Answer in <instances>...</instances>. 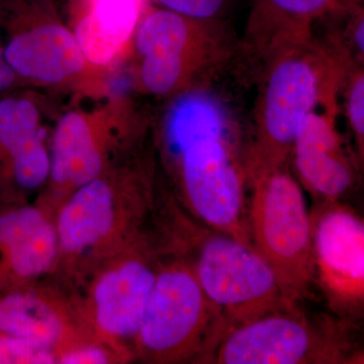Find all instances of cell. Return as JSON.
Segmentation results:
<instances>
[{
  "label": "cell",
  "mask_w": 364,
  "mask_h": 364,
  "mask_svg": "<svg viewBox=\"0 0 364 364\" xmlns=\"http://www.w3.org/2000/svg\"><path fill=\"white\" fill-rule=\"evenodd\" d=\"M112 359L111 352L102 344L77 343L60 352L57 363L64 364H104Z\"/></svg>",
  "instance_id": "22"
},
{
  "label": "cell",
  "mask_w": 364,
  "mask_h": 364,
  "mask_svg": "<svg viewBox=\"0 0 364 364\" xmlns=\"http://www.w3.org/2000/svg\"><path fill=\"white\" fill-rule=\"evenodd\" d=\"M57 363V352L20 337L0 333V364Z\"/></svg>",
  "instance_id": "20"
},
{
  "label": "cell",
  "mask_w": 364,
  "mask_h": 364,
  "mask_svg": "<svg viewBox=\"0 0 364 364\" xmlns=\"http://www.w3.org/2000/svg\"><path fill=\"white\" fill-rule=\"evenodd\" d=\"M314 279L335 313L351 318L364 301V224L340 202L316 205L312 213Z\"/></svg>",
  "instance_id": "9"
},
{
  "label": "cell",
  "mask_w": 364,
  "mask_h": 364,
  "mask_svg": "<svg viewBox=\"0 0 364 364\" xmlns=\"http://www.w3.org/2000/svg\"><path fill=\"white\" fill-rule=\"evenodd\" d=\"M18 78L9 62L6 61L4 48H2L1 43H0V97L6 91L13 87Z\"/></svg>",
  "instance_id": "23"
},
{
  "label": "cell",
  "mask_w": 364,
  "mask_h": 364,
  "mask_svg": "<svg viewBox=\"0 0 364 364\" xmlns=\"http://www.w3.org/2000/svg\"><path fill=\"white\" fill-rule=\"evenodd\" d=\"M40 114L31 100L0 97V203H23L49 178L51 159Z\"/></svg>",
  "instance_id": "14"
},
{
  "label": "cell",
  "mask_w": 364,
  "mask_h": 364,
  "mask_svg": "<svg viewBox=\"0 0 364 364\" xmlns=\"http://www.w3.org/2000/svg\"><path fill=\"white\" fill-rule=\"evenodd\" d=\"M145 234L107 258L91 287L93 328L107 340H134L140 329L159 267L160 251Z\"/></svg>",
  "instance_id": "10"
},
{
  "label": "cell",
  "mask_w": 364,
  "mask_h": 364,
  "mask_svg": "<svg viewBox=\"0 0 364 364\" xmlns=\"http://www.w3.org/2000/svg\"><path fill=\"white\" fill-rule=\"evenodd\" d=\"M150 1L70 0L74 36L91 65H107L130 49Z\"/></svg>",
  "instance_id": "17"
},
{
  "label": "cell",
  "mask_w": 364,
  "mask_h": 364,
  "mask_svg": "<svg viewBox=\"0 0 364 364\" xmlns=\"http://www.w3.org/2000/svg\"><path fill=\"white\" fill-rule=\"evenodd\" d=\"M247 222L253 247L298 303L314 280L312 218L291 163L247 174Z\"/></svg>",
  "instance_id": "7"
},
{
  "label": "cell",
  "mask_w": 364,
  "mask_h": 364,
  "mask_svg": "<svg viewBox=\"0 0 364 364\" xmlns=\"http://www.w3.org/2000/svg\"><path fill=\"white\" fill-rule=\"evenodd\" d=\"M340 95H343L345 116L356 146L359 161L364 157V69L352 67L346 74Z\"/></svg>",
  "instance_id": "19"
},
{
  "label": "cell",
  "mask_w": 364,
  "mask_h": 364,
  "mask_svg": "<svg viewBox=\"0 0 364 364\" xmlns=\"http://www.w3.org/2000/svg\"><path fill=\"white\" fill-rule=\"evenodd\" d=\"M160 7L198 20H221L233 0H151Z\"/></svg>",
  "instance_id": "21"
},
{
  "label": "cell",
  "mask_w": 364,
  "mask_h": 364,
  "mask_svg": "<svg viewBox=\"0 0 364 364\" xmlns=\"http://www.w3.org/2000/svg\"><path fill=\"white\" fill-rule=\"evenodd\" d=\"M135 339L136 351L156 363H212L228 328L186 258L165 251Z\"/></svg>",
  "instance_id": "3"
},
{
  "label": "cell",
  "mask_w": 364,
  "mask_h": 364,
  "mask_svg": "<svg viewBox=\"0 0 364 364\" xmlns=\"http://www.w3.org/2000/svg\"><path fill=\"white\" fill-rule=\"evenodd\" d=\"M150 178L107 171L86 182L62 200L54 218L59 258L107 259L143 236V227L154 207Z\"/></svg>",
  "instance_id": "4"
},
{
  "label": "cell",
  "mask_w": 364,
  "mask_h": 364,
  "mask_svg": "<svg viewBox=\"0 0 364 364\" xmlns=\"http://www.w3.org/2000/svg\"><path fill=\"white\" fill-rule=\"evenodd\" d=\"M54 218L44 207L0 203V293L30 286L59 262Z\"/></svg>",
  "instance_id": "13"
},
{
  "label": "cell",
  "mask_w": 364,
  "mask_h": 364,
  "mask_svg": "<svg viewBox=\"0 0 364 364\" xmlns=\"http://www.w3.org/2000/svg\"><path fill=\"white\" fill-rule=\"evenodd\" d=\"M172 139L177 148V195L183 210L205 226L253 246L243 151L219 127L205 124L179 128Z\"/></svg>",
  "instance_id": "6"
},
{
  "label": "cell",
  "mask_w": 364,
  "mask_h": 364,
  "mask_svg": "<svg viewBox=\"0 0 364 364\" xmlns=\"http://www.w3.org/2000/svg\"><path fill=\"white\" fill-rule=\"evenodd\" d=\"M105 111L87 114L71 112L60 119L50 155V193L53 210L74 189L107 171L119 136Z\"/></svg>",
  "instance_id": "12"
},
{
  "label": "cell",
  "mask_w": 364,
  "mask_h": 364,
  "mask_svg": "<svg viewBox=\"0 0 364 364\" xmlns=\"http://www.w3.org/2000/svg\"><path fill=\"white\" fill-rule=\"evenodd\" d=\"M0 333L54 349L57 358L74 340L59 304L30 286L0 293Z\"/></svg>",
  "instance_id": "18"
},
{
  "label": "cell",
  "mask_w": 364,
  "mask_h": 364,
  "mask_svg": "<svg viewBox=\"0 0 364 364\" xmlns=\"http://www.w3.org/2000/svg\"><path fill=\"white\" fill-rule=\"evenodd\" d=\"M347 0H254L237 53L256 78L287 48L312 40L323 18Z\"/></svg>",
  "instance_id": "15"
},
{
  "label": "cell",
  "mask_w": 364,
  "mask_h": 364,
  "mask_svg": "<svg viewBox=\"0 0 364 364\" xmlns=\"http://www.w3.org/2000/svg\"><path fill=\"white\" fill-rule=\"evenodd\" d=\"M0 26L9 33L4 56L18 78L62 83L90 64L74 33L59 23L25 28L0 16Z\"/></svg>",
  "instance_id": "16"
},
{
  "label": "cell",
  "mask_w": 364,
  "mask_h": 364,
  "mask_svg": "<svg viewBox=\"0 0 364 364\" xmlns=\"http://www.w3.org/2000/svg\"><path fill=\"white\" fill-rule=\"evenodd\" d=\"M133 44L141 57L139 85L157 97L208 82L238 47L222 20H198L150 6L139 21Z\"/></svg>",
  "instance_id": "5"
},
{
  "label": "cell",
  "mask_w": 364,
  "mask_h": 364,
  "mask_svg": "<svg viewBox=\"0 0 364 364\" xmlns=\"http://www.w3.org/2000/svg\"><path fill=\"white\" fill-rule=\"evenodd\" d=\"M337 114V109L310 112L299 124L291 149L294 176L316 205L340 202L358 181L360 162L345 148Z\"/></svg>",
  "instance_id": "11"
},
{
  "label": "cell",
  "mask_w": 364,
  "mask_h": 364,
  "mask_svg": "<svg viewBox=\"0 0 364 364\" xmlns=\"http://www.w3.org/2000/svg\"><path fill=\"white\" fill-rule=\"evenodd\" d=\"M178 215L181 239L171 243L195 272L207 298L220 311L228 331L275 311L293 308L277 275L253 246Z\"/></svg>",
  "instance_id": "2"
},
{
  "label": "cell",
  "mask_w": 364,
  "mask_h": 364,
  "mask_svg": "<svg viewBox=\"0 0 364 364\" xmlns=\"http://www.w3.org/2000/svg\"><path fill=\"white\" fill-rule=\"evenodd\" d=\"M344 324L311 318L298 305L232 328L218 345L212 363H353L358 358Z\"/></svg>",
  "instance_id": "8"
},
{
  "label": "cell",
  "mask_w": 364,
  "mask_h": 364,
  "mask_svg": "<svg viewBox=\"0 0 364 364\" xmlns=\"http://www.w3.org/2000/svg\"><path fill=\"white\" fill-rule=\"evenodd\" d=\"M353 65L315 37L287 48L258 75L250 140L244 148L246 176L291 163L299 124L310 112L337 109Z\"/></svg>",
  "instance_id": "1"
}]
</instances>
